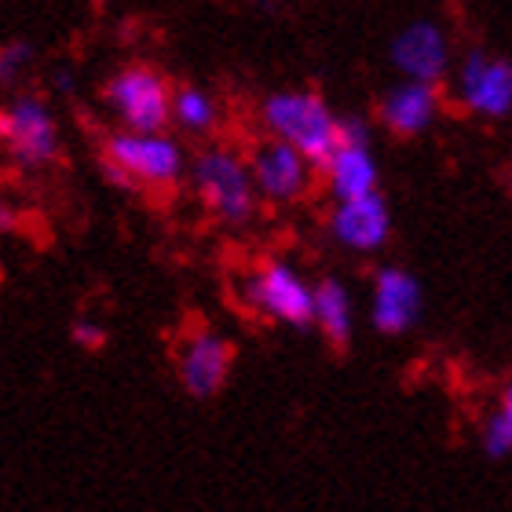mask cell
<instances>
[{
  "label": "cell",
  "mask_w": 512,
  "mask_h": 512,
  "mask_svg": "<svg viewBox=\"0 0 512 512\" xmlns=\"http://www.w3.org/2000/svg\"><path fill=\"white\" fill-rule=\"evenodd\" d=\"M187 161L191 154L169 128H118L103 139L99 172L118 191H172L187 180Z\"/></svg>",
  "instance_id": "6da1fadb"
},
{
  "label": "cell",
  "mask_w": 512,
  "mask_h": 512,
  "mask_svg": "<svg viewBox=\"0 0 512 512\" xmlns=\"http://www.w3.org/2000/svg\"><path fill=\"white\" fill-rule=\"evenodd\" d=\"M187 183L198 205L227 231H242L260 216V194L249 176V161L231 143H205L198 154H191Z\"/></svg>",
  "instance_id": "7a4b0ae2"
},
{
  "label": "cell",
  "mask_w": 512,
  "mask_h": 512,
  "mask_svg": "<svg viewBox=\"0 0 512 512\" xmlns=\"http://www.w3.org/2000/svg\"><path fill=\"white\" fill-rule=\"evenodd\" d=\"M256 118L264 136L286 139L319 169L333 143L341 139V114L330 107V99L315 88H278L267 92L256 107Z\"/></svg>",
  "instance_id": "3957f363"
},
{
  "label": "cell",
  "mask_w": 512,
  "mask_h": 512,
  "mask_svg": "<svg viewBox=\"0 0 512 512\" xmlns=\"http://www.w3.org/2000/svg\"><path fill=\"white\" fill-rule=\"evenodd\" d=\"M238 304L260 322L311 330V278L286 256H264L238 278Z\"/></svg>",
  "instance_id": "277c9868"
},
{
  "label": "cell",
  "mask_w": 512,
  "mask_h": 512,
  "mask_svg": "<svg viewBox=\"0 0 512 512\" xmlns=\"http://www.w3.org/2000/svg\"><path fill=\"white\" fill-rule=\"evenodd\" d=\"M450 92L454 107L476 121L512 118V59L487 48H472L450 66Z\"/></svg>",
  "instance_id": "5b68a950"
},
{
  "label": "cell",
  "mask_w": 512,
  "mask_h": 512,
  "mask_svg": "<svg viewBox=\"0 0 512 512\" xmlns=\"http://www.w3.org/2000/svg\"><path fill=\"white\" fill-rule=\"evenodd\" d=\"M0 147L8 150L15 169L41 172L59 161L63 136L52 107L33 92H19L0 107Z\"/></svg>",
  "instance_id": "8992f818"
},
{
  "label": "cell",
  "mask_w": 512,
  "mask_h": 512,
  "mask_svg": "<svg viewBox=\"0 0 512 512\" xmlns=\"http://www.w3.org/2000/svg\"><path fill=\"white\" fill-rule=\"evenodd\" d=\"M103 107L118 128H136V132H154L169 128L172 118V81L161 74L158 66L132 63L121 66L107 77L103 85Z\"/></svg>",
  "instance_id": "52a82bcc"
},
{
  "label": "cell",
  "mask_w": 512,
  "mask_h": 512,
  "mask_svg": "<svg viewBox=\"0 0 512 512\" xmlns=\"http://www.w3.org/2000/svg\"><path fill=\"white\" fill-rule=\"evenodd\" d=\"M330 198H355V194L381 191V161L374 147V121L363 114H341V139L333 143L319 165Z\"/></svg>",
  "instance_id": "ba28073f"
},
{
  "label": "cell",
  "mask_w": 512,
  "mask_h": 512,
  "mask_svg": "<svg viewBox=\"0 0 512 512\" xmlns=\"http://www.w3.org/2000/svg\"><path fill=\"white\" fill-rule=\"evenodd\" d=\"M246 161L253 187L260 194V205H278V209L304 202L315 187V176H319V169L297 147H289L286 139L275 136H264L260 143H253Z\"/></svg>",
  "instance_id": "9c48e42d"
},
{
  "label": "cell",
  "mask_w": 512,
  "mask_h": 512,
  "mask_svg": "<svg viewBox=\"0 0 512 512\" xmlns=\"http://www.w3.org/2000/svg\"><path fill=\"white\" fill-rule=\"evenodd\" d=\"M235 370V344L213 326H194L176 348V377L191 399L205 403L224 392Z\"/></svg>",
  "instance_id": "30bf717a"
},
{
  "label": "cell",
  "mask_w": 512,
  "mask_h": 512,
  "mask_svg": "<svg viewBox=\"0 0 512 512\" xmlns=\"http://www.w3.org/2000/svg\"><path fill=\"white\" fill-rule=\"evenodd\" d=\"M326 231L337 249L352 256H377L392 242L395 220L392 205L381 191L355 194V198H337L326 216Z\"/></svg>",
  "instance_id": "8fae6325"
},
{
  "label": "cell",
  "mask_w": 512,
  "mask_h": 512,
  "mask_svg": "<svg viewBox=\"0 0 512 512\" xmlns=\"http://www.w3.org/2000/svg\"><path fill=\"white\" fill-rule=\"evenodd\" d=\"M388 63L399 77L443 85L454 66V41H450L447 26L436 19L403 22L388 41Z\"/></svg>",
  "instance_id": "7c38bea8"
},
{
  "label": "cell",
  "mask_w": 512,
  "mask_h": 512,
  "mask_svg": "<svg viewBox=\"0 0 512 512\" xmlns=\"http://www.w3.org/2000/svg\"><path fill=\"white\" fill-rule=\"evenodd\" d=\"M370 326L381 337H406L425 315V286L403 264H381L370 278Z\"/></svg>",
  "instance_id": "4fadbf2b"
},
{
  "label": "cell",
  "mask_w": 512,
  "mask_h": 512,
  "mask_svg": "<svg viewBox=\"0 0 512 512\" xmlns=\"http://www.w3.org/2000/svg\"><path fill=\"white\" fill-rule=\"evenodd\" d=\"M443 85L414 81V77H395L377 99V128H384L392 139H417L432 132L443 114Z\"/></svg>",
  "instance_id": "5bb4252c"
},
{
  "label": "cell",
  "mask_w": 512,
  "mask_h": 512,
  "mask_svg": "<svg viewBox=\"0 0 512 512\" xmlns=\"http://www.w3.org/2000/svg\"><path fill=\"white\" fill-rule=\"evenodd\" d=\"M355 322H359V308L344 278L322 275L319 282H311V326L319 330L322 341L330 348H348L355 337Z\"/></svg>",
  "instance_id": "9a60e30c"
},
{
  "label": "cell",
  "mask_w": 512,
  "mask_h": 512,
  "mask_svg": "<svg viewBox=\"0 0 512 512\" xmlns=\"http://www.w3.org/2000/svg\"><path fill=\"white\" fill-rule=\"evenodd\" d=\"M224 125L220 99L202 85H172V118L169 128H180L183 136L209 139Z\"/></svg>",
  "instance_id": "2e32d148"
},
{
  "label": "cell",
  "mask_w": 512,
  "mask_h": 512,
  "mask_svg": "<svg viewBox=\"0 0 512 512\" xmlns=\"http://www.w3.org/2000/svg\"><path fill=\"white\" fill-rule=\"evenodd\" d=\"M480 450L491 461L512 458V414H509V410L494 406V410H487V414H483V421H480Z\"/></svg>",
  "instance_id": "e0dca14e"
},
{
  "label": "cell",
  "mask_w": 512,
  "mask_h": 512,
  "mask_svg": "<svg viewBox=\"0 0 512 512\" xmlns=\"http://www.w3.org/2000/svg\"><path fill=\"white\" fill-rule=\"evenodd\" d=\"M37 63V48L30 41L0 44V92H11Z\"/></svg>",
  "instance_id": "ac0fdd59"
},
{
  "label": "cell",
  "mask_w": 512,
  "mask_h": 512,
  "mask_svg": "<svg viewBox=\"0 0 512 512\" xmlns=\"http://www.w3.org/2000/svg\"><path fill=\"white\" fill-rule=\"evenodd\" d=\"M70 337H74V344H77V348H85V352H96V348H103V344H107V330H103V322L88 319V315L74 319V326H70Z\"/></svg>",
  "instance_id": "d6986e66"
},
{
  "label": "cell",
  "mask_w": 512,
  "mask_h": 512,
  "mask_svg": "<svg viewBox=\"0 0 512 512\" xmlns=\"http://www.w3.org/2000/svg\"><path fill=\"white\" fill-rule=\"evenodd\" d=\"M19 224H22L19 205H15L8 194L0 191V235H11V231H19Z\"/></svg>",
  "instance_id": "ffe728a7"
},
{
  "label": "cell",
  "mask_w": 512,
  "mask_h": 512,
  "mask_svg": "<svg viewBox=\"0 0 512 512\" xmlns=\"http://www.w3.org/2000/svg\"><path fill=\"white\" fill-rule=\"evenodd\" d=\"M52 88L59 92V96H74V92H77V74H74V66H55Z\"/></svg>",
  "instance_id": "44dd1931"
},
{
  "label": "cell",
  "mask_w": 512,
  "mask_h": 512,
  "mask_svg": "<svg viewBox=\"0 0 512 512\" xmlns=\"http://www.w3.org/2000/svg\"><path fill=\"white\" fill-rule=\"evenodd\" d=\"M498 406H502V410H509V414H512V377H509V381H505L502 395H498Z\"/></svg>",
  "instance_id": "7402d4cb"
}]
</instances>
